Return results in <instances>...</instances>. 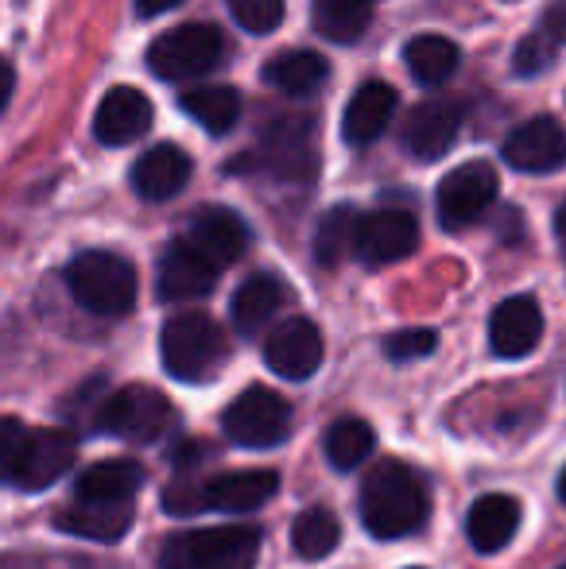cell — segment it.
Returning a JSON list of instances; mask_svg holds the SVG:
<instances>
[{
	"label": "cell",
	"mask_w": 566,
	"mask_h": 569,
	"mask_svg": "<svg viewBox=\"0 0 566 569\" xmlns=\"http://www.w3.org/2000/svg\"><path fill=\"white\" fill-rule=\"evenodd\" d=\"M369 20V0H315V28L334 43H357Z\"/></svg>",
	"instance_id": "cell-29"
},
{
	"label": "cell",
	"mask_w": 566,
	"mask_h": 569,
	"mask_svg": "<svg viewBox=\"0 0 566 569\" xmlns=\"http://www.w3.org/2000/svg\"><path fill=\"white\" fill-rule=\"evenodd\" d=\"M435 330H400L385 341V352L388 360H419V357H430L435 352Z\"/></svg>",
	"instance_id": "cell-36"
},
{
	"label": "cell",
	"mask_w": 566,
	"mask_h": 569,
	"mask_svg": "<svg viewBox=\"0 0 566 569\" xmlns=\"http://www.w3.org/2000/svg\"><path fill=\"white\" fill-rule=\"evenodd\" d=\"M559 500L566 503V469L559 472Z\"/></svg>",
	"instance_id": "cell-41"
},
{
	"label": "cell",
	"mask_w": 566,
	"mask_h": 569,
	"mask_svg": "<svg viewBox=\"0 0 566 569\" xmlns=\"http://www.w3.org/2000/svg\"><path fill=\"white\" fill-rule=\"evenodd\" d=\"M377 446V435L365 419H341L326 430V461L338 472H349L365 461Z\"/></svg>",
	"instance_id": "cell-31"
},
{
	"label": "cell",
	"mask_w": 566,
	"mask_h": 569,
	"mask_svg": "<svg viewBox=\"0 0 566 569\" xmlns=\"http://www.w3.org/2000/svg\"><path fill=\"white\" fill-rule=\"evenodd\" d=\"M78 461V442L67 430H31L28 442V461H23L20 485L23 492H43L51 488L62 472H70Z\"/></svg>",
	"instance_id": "cell-20"
},
{
	"label": "cell",
	"mask_w": 566,
	"mask_h": 569,
	"mask_svg": "<svg viewBox=\"0 0 566 569\" xmlns=\"http://www.w3.org/2000/svg\"><path fill=\"white\" fill-rule=\"evenodd\" d=\"M516 527H520V500L505 492L481 496L466 516V535L474 542L477 555H497L513 542Z\"/></svg>",
	"instance_id": "cell-21"
},
{
	"label": "cell",
	"mask_w": 566,
	"mask_h": 569,
	"mask_svg": "<svg viewBox=\"0 0 566 569\" xmlns=\"http://www.w3.org/2000/svg\"><path fill=\"white\" fill-rule=\"evenodd\" d=\"M497 190H500L497 171L489 163H481V159L454 167L438 182V198H435L443 229H466L474 221H481L493 210V202H497Z\"/></svg>",
	"instance_id": "cell-8"
},
{
	"label": "cell",
	"mask_w": 566,
	"mask_h": 569,
	"mask_svg": "<svg viewBox=\"0 0 566 569\" xmlns=\"http://www.w3.org/2000/svg\"><path fill=\"white\" fill-rule=\"evenodd\" d=\"M284 299H287V291H284V283L276 276H249L241 287H237V295H234V326L245 333V338H252V333H260L268 322L276 318V310L284 307Z\"/></svg>",
	"instance_id": "cell-23"
},
{
	"label": "cell",
	"mask_w": 566,
	"mask_h": 569,
	"mask_svg": "<svg viewBox=\"0 0 566 569\" xmlns=\"http://www.w3.org/2000/svg\"><path fill=\"white\" fill-rule=\"evenodd\" d=\"M265 365L280 380H307L322 365V333L307 318H287L265 345Z\"/></svg>",
	"instance_id": "cell-11"
},
{
	"label": "cell",
	"mask_w": 566,
	"mask_h": 569,
	"mask_svg": "<svg viewBox=\"0 0 566 569\" xmlns=\"http://www.w3.org/2000/svg\"><path fill=\"white\" fill-rule=\"evenodd\" d=\"M182 0H137V12L140 16H163L171 12V8H179Z\"/></svg>",
	"instance_id": "cell-38"
},
{
	"label": "cell",
	"mask_w": 566,
	"mask_h": 569,
	"mask_svg": "<svg viewBox=\"0 0 566 569\" xmlns=\"http://www.w3.org/2000/svg\"><path fill=\"white\" fill-rule=\"evenodd\" d=\"M280 488V477L272 469H237L221 472L218 480L206 485V508L218 511H257Z\"/></svg>",
	"instance_id": "cell-22"
},
{
	"label": "cell",
	"mask_w": 566,
	"mask_h": 569,
	"mask_svg": "<svg viewBox=\"0 0 566 569\" xmlns=\"http://www.w3.org/2000/svg\"><path fill=\"white\" fill-rule=\"evenodd\" d=\"M430 516L427 488L408 465L400 461H380L377 469L365 477L361 485V523L369 527V535L393 542L408 539Z\"/></svg>",
	"instance_id": "cell-1"
},
{
	"label": "cell",
	"mask_w": 566,
	"mask_h": 569,
	"mask_svg": "<svg viewBox=\"0 0 566 569\" xmlns=\"http://www.w3.org/2000/svg\"><path fill=\"white\" fill-rule=\"evenodd\" d=\"M226 62V39L210 23H182L148 47V67L163 82H190Z\"/></svg>",
	"instance_id": "cell-6"
},
{
	"label": "cell",
	"mask_w": 566,
	"mask_h": 569,
	"mask_svg": "<svg viewBox=\"0 0 566 569\" xmlns=\"http://www.w3.org/2000/svg\"><path fill=\"white\" fill-rule=\"evenodd\" d=\"M505 163L524 174H552L566 163V128L555 117H532L505 140Z\"/></svg>",
	"instance_id": "cell-10"
},
{
	"label": "cell",
	"mask_w": 566,
	"mask_h": 569,
	"mask_svg": "<svg viewBox=\"0 0 566 569\" xmlns=\"http://www.w3.org/2000/svg\"><path fill=\"white\" fill-rule=\"evenodd\" d=\"M151 120H156V109L137 86H113L98 106L93 136L106 148H125V143H137L140 136H148Z\"/></svg>",
	"instance_id": "cell-13"
},
{
	"label": "cell",
	"mask_w": 566,
	"mask_h": 569,
	"mask_svg": "<svg viewBox=\"0 0 566 569\" xmlns=\"http://www.w3.org/2000/svg\"><path fill=\"white\" fill-rule=\"evenodd\" d=\"M90 427L98 430V435L121 438V442L151 446L175 427V407L163 391L132 383V388H121L101 399Z\"/></svg>",
	"instance_id": "cell-5"
},
{
	"label": "cell",
	"mask_w": 566,
	"mask_h": 569,
	"mask_svg": "<svg viewBox=\"0 0 566 569\" xmlns=\"http://www.w3.org/2000/svg\"><path fill=\"white\" fill-rule=\"evenodd\" d=\"M260 558L257 527H210L167 539L159 569H252Z\"/></svg>",
	"instance_id": "cell-4"
},
{
	"label": "cell",
	"mask_w": 566,
	"mask_h": 569,
	"mask_svg": "<svg viewBox=\"0 0 566 569\" xmlns=\"http://www.w3.org/2000/svg\"><path fill=\"white\" fill-rule=\"evenodd\" d=\"M461 113H466V109L454 98H430L424 106L411 109V117L404 120V132H400L408 156L419 159V163L443 159L446 151L454 148V140H458Z\"/></svg>",
	"instance_id": "cell-9"
},
{
	"label": "cell",
	"mask_w": 566,
	"mask_h": 569,
	"mask_svg": "<svg viewBox=\"0 0 566 569\" xmlns=\"http://www.w3.org/2000/svg\"><path fill=\"white\" fill-rule=\"evenodd\" d=\"M326 74H330V67H326V59L315 51H287L265 67L268 86H276L287 98H310V93H318Z\"/></svg>",
	"instance_id": "cell-25"
},
{
	"label": "cell",
	"mask_w": 566,
	"mask_h": 569,
	"mask_svg": "<svg viewBox=\"0 0 566 569\" xmlns=\"http://www.w3.org/2000/svg\"><path fill=\"white\" fill-rule=\"evenodd\" d=\"M143 465L137 461H93L90 469L78 472L75 480V492L78 500H132V496L143 488Z\"/></svg>",
	"instance_id": "cell-24"
},
{
	"label": "cell",
	"mask_w": 566,
	"mask_h": 569,
	"mask_svg": "<svg viewBox=\"0 0 566 569\" xmlns=\"http://www.w3.org/2000/svg\"><path fill=\"white\" fill-rule=\"evenodd\" d=\"M182 244H190L198 256H206L210 263L226 268V263H234L237 256L249 248V226H245L234 210H226V206H202V210L190 218Z\"/></svg>",
	"instance_id": "cell-14"
},
{
	"label": "cell",
	"mask_w": 566,
	"mask_h": 569,
	"mask_svg": "<svg viewBox=\"0 0 566 569\" xmlns=\"http://www.w3.org/2000/svg\"><path fill=\"white\" fill-rule=\"evenodd\" d=\"M357 226H361V218L349 206L326 213L315 232V260L322 268H338L349 252H357Z\"/></svg>",
	"instance_id": "cell-30"
},
{
	"label": "cell",
	"mask_w": 566,
	"mask_h": 569,
	"mask_svg": "<svg viewBox=\"0 0 566 569\" xmlns=\"http://www.w3.org/2000/svg\"><path fill=\"white\" fill-rule=\"evenodd\" d=\"M132 511L129 500H117V503H106V500H75L70 508H62L54 516V527L75 539H90V542H121L129 535Z\"/></svg>",
	"instance_id": "cell-17"
},
{
	"label": "cell",
	"mask_w": 566,
	"mask_h": 569,
	"mask_svg": "<svg viewBox=\"0 0 566 569\" xmlns=\"http://www.w3.org/2000/svg\"><path fill=\"white\" fill-rule=\"evenodd\" d=\"M31 430L20 419H0V485H20L23 461H28Z\"/></svg>",
	"instance_id": "cell-32"
},
{
	"label": "cell",
	"mask_w": 566,
	"mask_h": 569,
	"mask_svg": "<svg viewBox=\"0 0 566 569\" xmlns=\"http://www.w3.org/2000/svg\"><path fill=\"white\" fill-rule=\"evenodd\" d=\"M555 237H559V248H563V260H566V202L559 206V213H555Z\"/></svg>",
	"instance_id": "cell-40"
},
{
	"label": "cell",
	"mask_w": 566,
	"mask_h": 569,
	"mask_svg": "<svg viewBox=\"0 0 566 569\" xmlns=\"http://www.w3.org/2000/svg\"><path fill=\"white\" fill-rule=\"evenodd\" d=\"M67 287L78 307L101 318H121L137 307V271L117 252H82L70 260Z\"/></svg>",
	"instance_id": "cell-2"
},
{
	"label": "cell",
	"mask_w": 566,
	"mask_h": 569,
	"mask_svg": "<svg viewBox=\"0 0 566 569\" xmlns=\"http://www.w3.org/2000/svg\"><path fill=\"white\" fill-rule=\"evenodd\" d=\"M218 276H221L218 263H210L190 244L175 240L163 252V260H159V299L163 302L202 299V295H210L218 287Z\"/></svg>",
	"instance_id": "cell-16"
},
{
	"label": "cell",
	"mask_w": 566,
	"mask_h": 569,
	"mask_svg": "<svg viewBox=\"0 0 566 569\" xmlns=\"http://www.w3.org/2000/svg\"><path fill=\"white\" fill-rule=\"evenodd\" d=\"M369 4H373V0H369Z\"/></svg>",
	"instance_id": "cell-43"
},
{
	"label": "cell",
	"mask_w": 566,
	"mask_h": 569,
	"mask_svg": "<svg viewBox=\"0 0 566 569\" xmlns=\"http://www.w3.org/2000/svg\"><path fill=\"white\" fill-rule=\"evenodd\" d=\"M12 86H16L12 62H8V59H0V109L8 106V98H12Z\"/></svg>",
	"instance_id": "cell-39"
},
{
	"label": "cell",
	"mask_w": 566,
	"mask_h": 569,
	"mask_svg": "<svg viewBox=\"0 0 566 569\" xmlns=\"http://www.w3.org/2000/svg\"><path fill=\"white\" fill-rule=\"evenodd\" d=\"M419 248V226L404 210H377L357 226V256L369 268H385Z\"/></svg>",
	"instance_id": "cell-12"
},
{
	"label": "cell",
	"mask_w": 566,
	"mask_h": 569,
	"mask_svg": "<svg viewBox=\"0 0 566 569\" xmlns=\"http://www.w3.org/2000/svg\"><path fill=\"white\" fill-rule=\"evenodd\" d=\"M179 106L198 128H206V132H214V136L229 132V128L241 120V98H237V90H229V86H198V90L182 93Z\"/></svg>",
	"instance_id": "cell-26"
},
{
	"label": "cell",
	"mask_w": 566,
	"mask_h": 569,
	"mask_svg": "<svg viewBox=\"0 0 566 569\" xmlns=\"http://www.w3.org/2000/svg\"><path fill=\"white\" fill-rule=\"evenodd\" d=\"M544 338V310L532 295H513L489 318V345L497 357L520 360Z\"/></svg>",
	"instance_id": "cell-15"
},
{
	"label": "cell",
	"mask_w": 566,
	"mask_h": 569,
	"mask_svg": "<svg viewBox=\"0 0 566 569\" xmlns=\"http://www.w3.org/2000/svg\"><path fill=\"white\" fill-rule=\"evenodd\" d=\"M206 508V485H198V480H175V485H167L163 492V511L167 516H195V511Z\"/></svg>",
	"instance_id": "cell-35"
},
{
	"label": "cell",
	"mask_w": 566,
	"mask_h": 569,
	"mask_svg": "<svg viewBox=\"0 0 566 569\" xmlns=\"http://www.w3.org/2000/svg\"><path fill=\"white\" fill-rule=\"evenodd\" d=\"M552 62H555V39L547 36V31H536V36H528L516 47V74L532 78L552 67Z\"/></svg>",
	"instance_id": "cell-34"
},
{
	"label": "cell",
	"mask_w": 566,
	"mask_h": 569,
	"mask_svg": "<svg viewBox=\"0 0 566 569\" xmlns=\"http://www.w3.org/2000/svg\"><path fill=\"white\" fill-rule=\"evenodd\" d=\"M396 106H400V98L388 82L357 86V93L346 106V117H341V136H346L349 148H369L373 140H380V132L393 124Z\"/></svg>",
	"instance_id": "cell-18"
},
{
	"label": "cell",
	"mask_w": 566,
	"mask_h": 569,
	"mask_svg": "<svg viewBox=\"0 0 566 569\" xmlns=\"http://www.w3.org/2000/svg\"><path fill=\"white\" fill-rule=\"evenodd\" d=\"M341 542V523L330 508H307L295 516L291 523V547L299 558L307 562H318V558L334 555Z\"/></svg>",
	"instance_id": "cell-27"
},
{
	"label": "cell",
	"mask_w": 566,
	"mask_h": 569,
	"mask_svg": "<svg viewBox=\"0 0 566 569\" xmlns=\"http://www.w3.org/2000/svg\"><path fill=\"white\" fill-rule=\"evenodd\" d=\"M404 62L424 86H443L458 70V47L446 36H416L404 47Z\"/></svg>",
	"instance_id": "cell-28"
},
{
	"label": "cell",
	"mask_w": 566,
	"mask_h": 569,
	"mask_svg": "<svg viewBox=\"0 0 566 569\" xmlns=\"http://www.w3.org/2000/svg\"><path fill=\"white\" fill-rule=\"evenodd\" d=\"M544 31L555 39V43H566V0H555L544 16Z\"/></svg>",
	"instance_id": "cell-37"
},
{
	"label": "cell",
	"mask_w": 566,
	"mask_h": 569,
	"mask_svg": "<svg viewBox=\"0 0 566 569\" xmlns=\"http://www.w3.org/2000/svg\"><path fill=\"white\" fill-rule=\"evenodd\" d=\"M190 171H195V167H190V156L179 143H156V148L143 151L137 159V167H132V187H137V194L148 198V202H167V198H175L187 187Z\"/></svg>",
	"instance_id": "cell-19"
},
{
	"label": "cell",
	"mask_w": 566,
	"mask_h": 569,
	"mask_svg": "<svg viewBox=\"0 0 566 569\" xmlns=\"http://www.w3.org/2000/svg\"><path fill=\"white\" fill-rule=\"evenodd\" d=\"M159 352H163V368L175 376V380L198 383L206 376H214L221 365H226V333L214 322L210 315H175L171 322L159 333Z\"/></svg>",
	"instance_id": "cell-3"
},
{
	"label": "cell",
	"mask_w": 566,
	"mask_h": 569,
	"mask_svg": "<svg viewBox=\"0 0 566 569\" xmlns=\"http://www.w3.org/2000/svg\"><path fill=\"white\" fill-rule=\"evenodd\" d=\"M221 430L229 442L245 450H272L291 435V407L272 388H249L226 407Z\"/></svg>",
	"instance_id": "cell-7"
},
{
	"label": "cell",
	"mask_w": 566,
	"mask_h": 569,
	"mask_svg": "<svg viewBox=\"0 0 566 569\" xmlns=\"http://www.w3.org/2000/svg\"><path fill=\"white\" fill-rule=\"evenodd\" d=\"M559 569H566V566H559Z\"/></svg>",
	"instance_id": "cell-42"
},
{
	"label": "cell",
	"mask_w": 566,
	"mask_h": 569,
	"mask_svg": "<svg viewBox=\"0 0 566 569\" xmlns=\"http://www.w3.org/2000/svg\"><path fill=\"white\" fill-rule=\"evenodd\" d=\"M229 12L252 36H268L284 23V0H229Z\"/></svg>",
	"instance_id": "cell-33"
}]
</instances>
